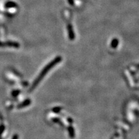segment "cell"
<instances>
[{"label": "cell", "mask_w": 139, "mask_h": 139, "mask_svg": "<svg viewBox=\"0 0 139 139\" xmlns=\"http://www.w3.org/2000/svg\"><path fill=\"white\" fill-rule=\"evenodd\" d=\"M118 45V41L117 40V39H114V40H113V41H112V47L113 48H115L116 46H117V45Z\"/></svg>", "instance_id": "2"}, {"label": "cell", "mask_w": 139, "mask_h": 139, "mask_svg": "<svg viewBox=\"0 0 139 139\" xmlns=\"http://www.w3.org/2000/svg\"><path fill=\"white\" fill-rule=\"evenodd\" d=\"M8 46L12 47H19V44L14 42H8V43H1L0 42V46Z\"/></svg>", "instance_id": "1"}, {"label": "cell", "mask_w": 139, "mask_h": 139, "mask_svg": "<svg viewBox=\"0 0 139 139\" xmlns=\"http://www.w3.org/2000/svg\"><path fill=\"white\" fill-rule=\"evenodd\" d=\"M16 5V4H15L13 2H9L7 3L6 5L7 7H15Z\"/></svg>", "instance_id": "3"}]
</instances>
